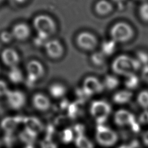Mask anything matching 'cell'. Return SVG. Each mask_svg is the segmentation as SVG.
Here are the masks:
<instances>
[{
	"mask_svg": "<svg viewBox=\"0 0 148 148\" xmlns=\"http://www.w3.org/2000/svg\"><path fill=\"white\" fill-rule=\"evenodd\" d=\"M32 25L37 35L49 39L56 31L57 25L54 19L46 14H39L32 20Z\"/></svg>",
	"mask_w": 148,
	"mask_h": 148,
	"instance_id": "obj_1",
	"label": "cell"
},
{
	"mask_svg": "<svg viewBox=\"0 0 148 148\" xmlns=\"http://www.w3.org/2000/svg\"><path fill=\"white\" fill-rule=\"evenodd\" d=\"M140 64L136 59L126 55H120L116 57L112 63V69L114 72L125 76L134 73Z\"/></svg>",
	"mask_w": 148,
	"mask_h": 148,
	"instance_id": "obj_2",
	"label": "cell"
},
{
	"mask_svg": "<svg viewBox=\"0 0 148 148\" xmlns=\"http://www.w3.org/2000/svg\"><path fill=\"white\" fill-rule=\"evenodd\" d=\"M90 112L97 124L102 125L110 114L111 106L105 101L96 100L91 103Z\"/></svg>",
	"mask_w": 148,
	"mask_h": 148,
	"instance_id": "obj_3",
	"label": "cell"
},
{
	"mask_svg": "<svg viewBox=\"0 0 148 148\" xmlns=\"http://www.w3.org/2000/svg\"><path fill=\"white\" fill-rule=\"evenodd\" d=\"M97 142L101 146L109 147L114 145L117 141V134L113 130L103 124L97 125L95 132Z\"/></svg>",
	"mask_w": 148,
	"mask_h": 148,
	"instance_id": "obj_4",
	"label": "cell"
},
{
	"mask_svg": "<svg viewBox=\"0 0 148 148\" xmlns=\"http://www.w3.org/2000/svg\"><path fill=\"white\" fill-rule=\"evenodd\" d=\"M110 35L112 40L116 42H124L131 38L133 35V30L127 23L119 22L112 27Z\"/></svg>",
	"mask_w": 148,
	"mask_h": 148,
	"instance_id": "obj_5",
	"label": "cell"
},
{
	"mask_svg": "<svg viewBox=\"0 0 148 148\" xmlns=\"http://www.w3.org/2000/svg\"><path fill=\"white\" fill-rule=\"evenodd\" d=\"M27 79L31 82H35L40 79L45 74L43 65L38 60H31L26 65Z\"/></svg>",
	"mask_w": 148,
	"mask_h": 148,
	"instance_id": "obj_6",
	"label": "cell"
},
{
	"mask_svg": "<svg viewBox=\"0 0 148 148\" xmlns=\"http://www.w3.org/2000/svg\"><path fill=\"white\" fill-rule=\"evenodd\" d=\"M47 56L52 59L60 58L64 53V47L57 39H49L44 46Z\"/></svg>",
	"mask_w": 148,
	"mask_h": 148,
	"instance_id": "obj_7",
	"label": "cell"
},
{
	"mask_svg": "<svg viewBox=\"0 0 148 148\" xmlns=\"http://www.w3.org/2000/svg\"><path fill=\"white\" fill-rule=\"evenodd\" d=\"M2 62L10 68L18 66L20 62V56L17 51L13 48L7 47L1 53Z\"/></svg>",
	"mask_w": 148,
	"mask_h": 148,
	"instance_id": "obj_8",
	"label": "cell"
},
{
	"mask_svg": "<svg viewBox=\"0 0 148 148\" xmlns=\"http://www.w3.org/2000/svg\"><path fill=\"white\" fill-rule=\"evenodd\" d=\"M103 87V84L97 78L93 76H89L84 80L83 90L87 95L90 96L102 92Z\"/></svg>",
	"mask_w": 148,
	"mask_h": 148,
	"instance_id": "obj_9",
	"label": "cell"
},
{
	"mask_svg": "<svg viewBox=\"0 0 148 148\" xmlns=\"http://www.w3.org/2000/svg\"><path fill=\"white\" fill-rule=\"evenodd\" d=\"M6 96L9 106L14 109H19L25 103V96L21 91L9 90Z\"/></svg>",
	"mask_w": 148,
	"mask_h": 148,
	"instance_id": "obj_10",
	"label": "cell"
},
{
	"mask_svg": "<svg viewBox=\"0 0 148 148\" xmlns=\"http://www.w3.org/2000/svg\"><path fill=\"white\" fill-rule=\"evenodd\" d=\"M114 123L119 126H131L135 121V116L125 109H120L114 114Z\"/></svg>",
	"mask_w": 148,
	"mask_h": 148,
	"instance_id": "obj_11",
	"label": "cell"
},
{
	"mask_svg": "<svg viewBox=\"0 0 148 148\" xmlns=\"http://www.w3.org/2000/svg\"><path fill=\"white\" fill-rule=\"evenodd\" d=\"M14 39L24 41L27 40L31 35V28L25 23H17L15 24L11 30Z\"/></svg>",
	"mask_w": 148,
	"mask_h": 148,
	"instance_id": "obj_12",
	"label": "cell"
},
{
	"mask_svg": "<svg viewBox=\"0 0 148 148\" xmlns=\"http://www.w3.org/2000/svg\"><path fill=\"white\" fill-rule=\"evenodd\" d=\"M97 42L95 36L89 32H82L78 34L76 38L77 45L82 49L86 50H91L95 47Z\"/></svg>",
	"mask_w": 148,
	"mask_h": 148,
	"instance_id": "obj_13",
	"label": "cell"
},
{
	"mask_svg": "<svg viewBox=\"0 0 148 148\" xmlns=\"http://www.w3.org/2000/svg\"><path fill=\"white\" fill-rule=\"evenodd\" d=\"M23 123L25 126V130L35 137L38 134L41 132L43 129L42 122L35 117H25L24 118Z\"/></svg>",
	"mask_w": 148,
	"mask_h": 148,
	"instance_id": "obj_14",
	"label": "cell"
},
{
	"mask_svg": "<svg viewBox=\"0 0 148 148\" xmlns=\"http://www.w3.org/2000/svg\"><path fill=\"white\" fill-rule=\"evenodd\" d=\"M24 118L21 117L5 118L1 122V127L8 134H11L16 128L18 124L23 122Z\"/></svg>",
	"mask_w": 148,
	"mask_h": 148,
	"instance_id": "obj_15",
	"label": "cell"
},
{
	"mask_svg": "<svg viewBox=\"0 0 148 148\" xmlns=\"http://www.w3.org/2000/svg\"><path fill=\"white\" fill-rule=\"evenodd\" d=\"M32 102L35 108L39 110L45 111L50 106V101L49 98L42 93L35 94L32 98Z\"/></svg>",
	"mask_w": 148,
	"mask_h": 148,
	"instance_id": "obj_16",
	"label": "cell"
},
{
	"mask_svg": "<svg viewBox=\"0 0 148 148\" xmlns=\"http://www.w3.org/2000/svg\"><path fill=\"white\" fill-rule=\"evenodd\" d=\"M132 97V94L128 90H120L116 92L113 97V101L117 104H124L128 102Z\"/></svg>",
	"mask_w": 148,
	"mask_h": 148,
	"instance_id": "obj_17",
	"label": "cell"
},
{
	"mask_svg": "<svg viewBox=\"0 0 148 148\" xmlns=\"http://www.w3.org/2000/svg\"><path fill=\"white\" fill-rule=\"evenodd\" d=\"M49 91L53 97L59 98L62 97L65 94L66 88L61 83H54L50 86Z\"/></svg>",
	"mask_w": 148,
	"mask_h": 148,
	"instance_id": "obj_18",
	"label": "cell"
},
{
	"mask_svg": "<svg viewBox=\"0 0 148 148\" xmlns=\"http://www.w3.org/2000/svg\"><path fill=\"white\" fill-rule=\"evenodd\" d=\"M8 77L9 80L14 84H18L22 82L24 79L23 73L18 66L10 68L8 73Z\"/></svg>",
	"mask_w": 148,
	"mask_h": 148,
	"instance_id": "obj_19",
	"label": "cell"
},
{
	"mask_svg": "<svg viewBox=\"0 0 148 148\" xmlns=\"http://www.w3.org/2000/svg\"><path fill=\"white\" fill-rule=\"evenodd\" d=\"M75 144L77 148H94L92 142L83 134L77 135Z\"/></svg>",
	"mask_w": 148,
	"mask_h": 148,
	"instance_id": "obj_20",
	"label": "cell"
},
{
	"mask_svg": "<svg viewBox=\"0 0 148 148\" xmlns=\"http://www.w3.org/2000/svg\"><path fill=\"white\" fill-rule=\"evenodd\" d=\"M112 9L111 3L106 0H100L95 5L96 12L101 15L109 13Z\"/></svg>",
	"mask_w": 148,
	"mask_h": 148,
	"instance_id": "obj_21",
	"label": "cell"
},
{
	"mask_svg": "<svg viewBox=\"0 0 148 148\" xmlns=\"http://www.w3.org/2000/svg\"><path fill=\"white\" fill-rule=\"evenodd\" d=\"M125 86L130 89L136 88L139 84V78L134 73L125 76Z\"/></svg>",
	"mask_w": 148,
	"mask_h": 148,
	"instance_id": "obj_22",
	"label": "cell"
},
{
	"mask_svg": "<svg viewBox=\"0 0 148 148\" xmlns=\"http://www.w3.org/2000/svg\"><path fill=\"white\" fill-rule=\"evenodd\" d=\"M137 101L139 106L145 110L148 109V91L143 90L137 96Z\"/></svg>",
	"mask_w": 148,
	"mask_h": 148,
	"instance_id": "obj_23",
	"label": "cell"
},
{
	"mask_svg": "<svg viewBox=\"0 0 148 148\" xmlns=\"http://www.w3.org/2000/svg\"><path fill=\"white\" fill-rule=\"evenodd\" d=\"M116 42L113 40L105 42L102 45V52L105 55H109L113 53L116 48Z\"/></svg>",
	"mask_w": 148,
	"mask_h": 148,
	"instance_id": "obj_24",
	"label": "cell"
},
{
	"mask_svg": "<svg viewBox=\"0 0 148 148\" xmlns=\"http://www.w3.org/2000/svg\"><path fill=\"white\" fill-rule=\"evenodd\" d=\"M119 82L117 77L112 75L107 76L104 80L103 86L108 89H114L119 85Z\"/></svg>",
	"mask_w": 148,
	"mask_h": 148,
	"instance_id": "obj_25",
	"label": "cell"
},
{
	"mask_svg": "<svg viewBox=\"0 0 148 148\" xmlns=\"http://www.w3.org/2000/svg\"><path fill=\"white\" fill-rule=\"evenodd\" d=\"M73 133L72 130L66 128L64 130L61 135V139L62 141L65 143H68L73 139Z\"/></svg>",
	"mask_w": 148,
	"mask_h": 148,
	"instance_id": "obj_26",
	"label": "cell"
},
{
	"mask_svg": "<svg viewBox=\"0 0 148 148\" xmlns=\"http://www.w3.org/2000/svg\"><path fill=\"white\" fill-rule=\"evenodd\" d=\"M35 136H33L28 132H27L25 130L21 132L20 134V139L24 143H27V145H31L34 140H35Z\"/></svg>",
	"mask_w": 148,
	"mask_h": 148,
	"instance_id": "obj_27",
	"label": "cell"
},
{
	"mask_svg": "<svg viewBox=\"0 0 148 148\" xmlns=\"http://www.w3.org/2000/svg\"><path fill=\"white\" fill-rule=\"evenodd\" d=\"M105 55L102 52L95 53L91 56V60L92 62L97 65H102L105 61Z\"/></svg>",
	"mask_w": 148,
	"mask_h": 148,
	"instance_id": "obj_28",
	"label": "cell"
},
{
	"mask_svg": "<svg viewBox=\"0 0 148 148\" xmlns=\"http://www.w3.org/2000/svg\"><path fill=\"white\" fill-rule=\"evenodd\" d=\"M0 39L4 43H10L11 41L14 39L11 31H4L0 34Z\"/></svg>",
	"mask_w": 148,
	"mask_h": 148,
	"instance_id": "obj_29",
	"label": "cell"
},
{
	"mask_svg": "<svg viewBox=\"0 0 148 148\" xmlns=\"http://www.w3.org/2000/svg\"><path fill=\"white\" fill-rule=\"evenodd\" d=\"M139 14L145 21H148V2H145L139 8Z\"/></svg>",
	"mask_w": 148,
	"mask_h": 148,
	"instance_id": "obj_30",
	"label": "cell"
},
{
	"mask_svg": "<svg viewBox=\"0 0 148 148\" xmlns=\"http://www.w3.org/2000/svg\"><path fill=\"white\" fill-rule=\"evenodd\" d=\"M137 60L140 65H143L144 66L148 65V54L145 52H139L137 56Z\"/></svg>",
	"mask_w": 148,
	"mask_h": 148,
	"instance_id": "obj_31",
	"label": "cell"
},
{
	"mask_svg": "<svg viewBox=\"0 0 148 148\" xmlns=\"http://www.w3.org/2000/svg\"><path fill=\"white\" fill-rule=\"evenodd\" d=\"M9 90L7 83L5 81L0 80V97L6 96Z\"/></svg>",
	"mask_w": 148,
	"mask_h": 148,
	"instance_id": "obj_32",
	"label": "cell"
},
{
	"mask_svg": "<svg viewBox=\"0 0 148 148\" xmlns=\"http://www.w3.org/2000/svg\"><path fill=\"white\" fill-rule=\"evenodd\" d=\"M139 122L141 124H148V110L146 109L142 112L139 117Z\"/></svg>",
	"mask_w": 148,
	"mask_h": 148,
	"instance_id": "obj_33",
	"label": "cell"
},
{
	"mask_svg": "<svg viewBox=\"0 0 148 148\" xmlns=\"http://www.w3.org/2000/svg\"><path fill=\"white\" fill-rule=\"evenodd\" d=\"M41 146L42 148H57L56 144L48 139H46L42 142Z\"/></svg>",
	"mask_w": 148,
	"mask_h": 148,
	"instance_id": "obj_34",
	"label": "cell"
},
{
	"mask_svg": "<svg viewBox=\"0 0 148 148\" xmlns=\"http://www.w3.org/2000/svg\"><path fill=\"white\" fill-rule=\"evenodd\" d=\"M142 77L146 82H148V65L145 66L142 71Z\"/></svg>",
	"mask_w": 148,
	"mask_h": 148,
	"instance_id": "obj_35",
	"label": "cell"
},
{
	"mask_svg": "<svg viewBox=\"0 0 148 148\" xmlns=\"http://www.w3.org/2000/svg\"><path fill=\"white\" fill-rule=\"evenodd\" d=\"M142 141L145 145L148 146V130L143 133L142 135Z\"/></svg>",
	"mask_w": 148,
	"mask_h": 148,
	"instance_id": "obj_36",
	"label": "cell"
},
{
	"mask_svg": "<svg viewBox=\"0 0 148 148\" xmlns=\"http://www.w3.org/2000/svg\"><path fill=\"white\" fill-rule=\"evenodd\" d=\"M117 148H134L131 145H123L118 147Z\"/></svg>",
	"mask_w": 148,
	"mask_h": 148,
	"instance_id": "obj_37",
	"label": "cell"
},
{
	"mask_svg": "<svg viewBox=\"0 0 148 148\" xmlns=\"http://www.w3.org/2000/svg\"><path fill=\"white\" fill-rule=\"evenodd\" d=\"M25 148H35V147L32 145H28Z\"/></svg>",
	"mask_w": 148,
	"mask_h": 148,
	"instance_id": "obj_38",
	"label": "cell"
},
{
	"mask_svg": "<svg viewBox=\"0 0 148 148\" xmlns=\"http://www.w3.org/2000/svg\"><path fill=\"white\" fill-rule=\"evenodd\" d=\"M25 0H15V1L17 2L18 3H22V2H24Z\"/></svg>",
	"mask_w": 148,
	"mask_h": 148,
	"instance_id": "obj_39",
	"label": "cell"
},
{
	"mask_svg": "<svg viewBox=\"0 0 148 148\" xmlns=\"http://www.w3.org/2000/svg\"><path fill=\"white\" fill-rule=\"evenodd\" d=\"M113 1H114V2H121V1H123V0H113Z\"/></svg>",
	"mask_w": 148,
	"mask_h": 148,
	"instance_id": "obj_40",
	"label": "cell"
},
{
	"mask_svg": "<svg viewBox=\"0 0 148 148\" xmlns=\"http://www.w3.org/2000/svg\"><path fill=\"white\" fill-rule=\"evenodd\" d=\"M2 0H0V3H1V2H2Z\"/></svg>",
	"mask_w": 148,
	"mask_h": 148,
	"instance_id": "obj_41",
	"label": "cell"
},
{
	"mask_svg": "<svg viewBox=\"0 0 148 148\" xmlns=\"http://www.w3.org/2000/svg\"><path fill=\"white\" fill-rule=\"evenodd\" d=\"M0 146H1V142H0Z\"/></svg>",
	"mask_w": 148,
	"mask_h": 148,
	"instance_id": "obj_42",
	"label": "cell"
}]
</instances>
